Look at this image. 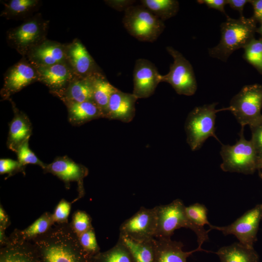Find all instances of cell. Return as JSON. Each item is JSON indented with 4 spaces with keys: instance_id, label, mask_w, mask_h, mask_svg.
<instances>
[{
    "instance_id": "35",
    "label": "cell",
    "mask_w": 262,
    "mask_h": 262,
    "mask_svg": "<svg viewBox=\"0 0 262 262\" xmlns=\"http://www.w3.org/2000/svg\"><path fill=\"white\" fill-rule=\"evenodd\" d=\"M78 237L82 247L90 255L95 256L100 252L93 228L81 234Z\"/></svg>"
},
{
    "instance_id": "24",
    "label": "cell",
    "mask_w": 262,
    "mask_h": 262,
    "mask_svg": "<svg viewBox=\"0 0 262 262\" xmlns=\"http://www.w3.org/2000/svg\"><path fill=\"white\" fill-rule=\"evenodd\" d=\"M220 262H258V256L253 247H247L239 242L220 248L215 252Z\"/></svg>"
},
{
    "instance_id": "18",
    "label": "cell",
    "mask_w": 262,
    "mask_h": 262,
    "mask_svg": "<svg viewBox=\"0 0 262 262\" xmlns=\"http://www.w3.org/2000/svg\"><path fill=\"white\" fill-rule=\"evenodd\" d=\"M67 61L76 76L85 78L102 72L81 41L77 39L67 45Z\"/></svg>"
},
{
    "instance_id": "39",
    "label": "cell",
    "mask_w": 262,
    "mask_h": 262,
    "mask_svg": "<svg viewBox=\"0 0 262 262\" xmlns=\"http://www.w3.org/2000/svg\"><path fill=\"white\" fill-rule=\"evenodd\" d=\"M109 6L118 11H125L129 7L134 5L135 0H105Z\"/></svg>"
},
{
    "instance_id": "36",
    "label": "cell",
    "mask_w": 262,
    "mask_h": 262,
    "mask_svg": "<svg viewBox=\"0 0 262 262\" xmlns=\"http://www.w3.org/2000/svg\"><path fill=\"white\" fill-rule=\"evenodd\" d=\"M71 203L64 198L59 201L52 213L55 224L68 223V218L71 210Z\"/></svg>"
},
{
    "instance_id": "20",
    "label": "cell",
    "mask_w": 262,
    "mask_h": 262,
    "mask_svg": "<svg viewBox=\"0 0 262 262\" xmlns=\"http://www.w3.org/2000/svg\"><path fill=\"white\" fill-rule=\"evenodd\" d=\"M154 262H187V259L193 253L205 251L197 247L190 251L183 250V244L171 238H154Z\"/></svg>"
},
{
    "instance_id": "27",
    "label": "cell",
    "mask_w": 262,
    "mask_h": 262,
    "mask_svg": "<svg viewBox=\"0 0 262 262\" xmlns=\"http://www.w3.org/2000/svg\"><path fill=\"white\" fill-rule=\"evenodd\" d=\"M38 0H10L4 2V8L1 16L8 19L27 17L38 8Z\"/></svg>"
},
{
    "instance_id": "21",
    "label": "cell",
    "mask_w": 262,
    "mask_h": 262,
    "mask_svg": "<svg viewBox=\"0 0 262 262\" xmlns=\"http://www.w3.org/2000/svg\"><path fill=\"white\" fill-rule=\"evenodd\" d=\"M12 104L14 115L9 123L6 145L9 149L16 152L23 143L29 140L32 134V126L28 116L17 109L13 102Z\"/></svg>"
},
{
    "instance_id": "37",
    "label": "cell",
    "mask_w": 262,
    "mask_h": 262,
    "mask_svg": "<svg viewBox=\"0 0 262 262\" xmlns=\"http://www.w3.org/2000/svg\"><path fill=\"white\" fill-rule=\"evenodd\" d=\"M252 142L258 154V159L262 156V119L250 127Z\"/></svg>"
},
{
    "instance_id": "7",
    "label": "cell",
    "mask_w": 262,
    "mask_h": 262,
    "mask_svg": "<svg viewBox=\"0 0 262 262\" xmlns=\"http://www.w3.org/2000/svg\"><path fill=\"white\" fill-rule=\"evenodd\" d=\"M49 21L40 14L26 19L7 33L9 45L25 57L33 48L46 40Z\"/></svg>"
},
{
    "instance_id": "46",
    "label": "cell",
    "mask_w": 262,
    "mask_h": 262,
    "mask_svg": "<svg viewBox=\"0 0 262 262\" xmlns=\"http://www.w3.org/2000/svg\"><path fill=\"white\" fill-rule=\"evenodd\" d=\"M259 172L260 177L262 179V169L259 170Z\"/></svg>"
},
{
    "instance_id": "14",
    "label": "cell",
    "mask_w": 262,
    "mask_h": 262,
    "mask_svg": "<svg viewBox=\"0 0 262 262\" xmlns=\"http://www.w3.org/2000/svg\"><path fill=\"white\" fill-rule=\"evenodd\" d=\"M161 76L150 61L143 58L136 60L133 72L132 94L138 99L150 97L161 82Z\"/></svg>"
},
{
    "instance_id": "26",
    "label": "cell",
    "mask_w": 262,
    "mask_h": 262,
    "mask_svg": "<svg viewBox=\"0 0 262 262\" xmlns=\"http://www.w3.org/2000/svg\"><path fill=\"white\" fill-rule=\"evenodd\" d=\"M93 101L103 113L104 118L112 94L117 89L111 84L102 72L93 76Z\"/></svg>"
},
{
    "instance_id": "17",
    "label": "cell",
    "mask_w": 262,
    "mask_h": 262,
    "mask_svg": "<svg viewBox=\"0 0 262 262\" xmlns=\"http://www.w3.org/2000/svg\"><path fill=\"white\" fill-rule=\"evenodd\" d=\"M0 262H40L31 241L20 238L13 231L0 248Z\"/></svg>"
},
{
    "instance_id": "22",
    "label": "cell",
    "mask_w": 262,
    "mask_h": 262,
    "mask_svg": "<svg viewBox=\"0 0 262 262\" xmlns=\"http://www.w3.org/2000/svg\"><path fill=\"white\" fill-rule=\"evenodd\" d=\"M93 76H75L66 88L58 96L66 104L69 103L93 101Z\"/></svg>"
},
{
    "instance_id": "9",
    "label": "cell",
    "mask_w": 262,
    "mask_h": 262,
    "mask_svg": "<svg viewBox=\"0 0 262 262\" xmlns=\"http://www.w3.org/2000/svg\"><path fill=\"white\" fill-rule=\"evenodd\" d=\"M166 49L173 58L169 72L161 76V82L170 84L179 95L192 96L196 91L197 82L190 63L179 51L171 46Z\"/></svg>"
},
{
    "instance_id": "29",
    "label": "cell",
    "mask_w": 262,
    "mask_h": 262,
    "mask_svg": "<svg viewBox=\"0 0 262 262\" xmlns=\"http://www.w3.org/2000/svg\"><path fill=\"white\" fill-rule=\"evenodd\" d=\"M140 3L163 21L176 16L179 10L176 0H141Z\"/></svg>"
},
{
    "instance_id": "43",
    "label": "cell",
    "mask_w": 262,
    "mask_h": 262,
    "mask_svg": "<svg viewBox=\"0 0 262 262\" xmlns=\"http://www.w3.org/2000/svg\"><path fill=\"white\" fill-rule=\"evenodd\" d=\"M10 225L9 218L1 205L0 206V229L5 230Z\"/></svg>"
},
{
    "instance_id": "31",
    "label": "cell",
    "mask_w": 262,
    "mask_h": 262,
    "mask_svg": "<svg viewBox=\"0 0 262 262\" xmlns=\"http://www.w3.org/2000/svg\"><path fill=\"white\" fill-rule=\"evenodd\" d=\"M244 49L243 58L262 74V38H254Z\"/></svg>"
},
{
    "instance_id": "12",
    "label": "cell",
    "mask_w": 262,
    "mask_h": 262,
    "mask_svg": "<svg viewBox=\"0 0 262 262\" xmlns=\"http://www.w3.org/2000/svg\"><path fill=\"white\" fill-rule=\"evenodd\" d=\"M36 81H39L37 68L26 58L22 59L5 72L1 96L4 99H8L10 96Z\"/></svg>"
},
{
    "instance_id": "3",
    "label": "cell",
    "mask_w": 262,
    "mask_h": 262,
    "mask_svg": "<svg viewBox=\"0 0 262 262\" xmlns=\"http://www.w3.org/2000/svg\"><path fill=\"white\" fill-rule=\"evenodd\" d=\"M186 206L180 199H176L166 205L155 206L157 213V229L155 238H171L174 231L181 228L189 229L196 235L198 248L209 239L208 232L204 228L200 227L188 217Z\"/></svg>"
},
{
    "instance_id": "23",
    "label": "cell",
    "mask_w": 262,
    "mask_h": 262,
    "mask_svg": "<svg viewBox=\"0 0 262 262\" xmlns=\"http://www.w3.org/2000/svg\"><path fill=\"white\" fill-rule=\"evenodd\" d=\"M66 105L68 119L73 125L79 126L94 119L104 118L103 113L94 101L69 103Z\"/></svg>"
},
{
    "instance_id": "16",
    "label": "cell",
    "mask_w": 262,
    "mask_h": 262,
    "mask_svg": "<svg viewBox=\"0 0 262 262\" xmlns=\"http://www.w3.org/2000/svg\"><path fill=\"white\" fill-rule=\"evenodd\" d=\"M39 81L57 96L68 86L76 76L67 62L37 67Z\"/></svg>"
},
{
    "instance_id": "44",
    "label": "cell",
    "mask_w": 262,
    "mask_h": 262,
    "mask_svg": "<svg viewBox=\"0 0 262 262\" xmlns=\"http://www.w3.org/2000/svg\"><path fill=\"white\" fill-rule=\"evenodd\" d=\"M260 25L259 27H257L256 33L260 34L261 37L262 38V21L260 23Z\"/></svg>"
},
{
    "instance_id": "4",
    "label": "cell",
    "mask_w": 262,
    "mask_h": 262,
    "mask_svg": "<svg viewBox=\"0 0 262 262\" xmlns=\"http://www.w3.org/2000/svg\"><path fill=\"white\" fill-rule=\"evenodd\" d=\"M122 23L128 33L140 41L153 42L165 26L159 19L142 5H133L125 12Z\"/></svg>"
},
{
    "instance_id": "15",
    "label": "cell",
    "mask_w": 262,
    "mask_h": 262,
    "mask_svg": "<svg viewBox=\"0 0 262 262\" xmlns=\"http://www.w3.org/2000/svg\"><path fill=\"white\" fill-rule=\"evenodd\" d=\"M67 45L45 40L33 48L25 58L36 68L66 62Z\"/></svg>"
},
{
    "instance_id": "25",
    "label": "cell",
    "mask_w": 262,
    "mask_h": 262,
    "mask_svg": "<svg viewBox=\"0 0 262 262\" xmlns=\"http://www.w3.org/2000/svg\"><path fill=\"white\" fill-rule=\"evenodd\" d=\"M128 249L133 262H154V238L138 241L119 235V238Z\"/></svg>"
},
{
    "instance_id": "10",
    "label": "cell",
    "mask_w": 262,
    "mask_h": 262,
    "mask_svg": "<svg viewBox=\"0 0 262 262\" xmlns=\"http://www.w3.org/2000/svg\"><path fill=\"white\" fill-rule=\"evenodd\" d=\"M262 219V204L256 205L247 211L230 225L225 226H209L210 230L222 232L224 235H233L241 244L253 247L257 240V234Z\"/></svg>"
},
{
    "instance_id": "34",
    "label": "cell",
    "mask_w": 262,
    "mask_h": 262,
    "mask_svg": "<svg viewBox=\"0 0 262 262\" xmlns=\"http://www.w3.org/2000/svg\"><path fill=\"white\" fill-rule=\"evenodd\" d=\"M70 225L78 236L93 228L92 218L86 212L78 210L72 215Z\"/></svg>"
},
{
    "instance_id": "11",
    "label": "cell",
    "mask_w": 262,
    "mask_h": 262,
    "mask_svg": "<svg viewBox=\"0 0 262 262\" xmlns=\"http://www.w3.org/2000/svg\"><path fill=\"white\" fill-rule=\"evenodd\" d=\"M157 213L155 207H141L133 215L125 220L119 227V235L138 241L155 238L157 229Z\"/></svg>"
},
{
    "instance_id": "2",
    "label": "cell",
    "mask_w": 262,
    "mask_h": 262,
    "mask_svg": "<svg viewBox=\"0 0 262 262\" xmlns=\"http://www.w3.org/2000/svg\"><path fill=\"white\" fill-rule=\"evenodd\" d=\"M257 22L251 17H240L234 19L228 16L221 25V36L219 43L209 49V55L223 62L236 50L244 49L254 37Z\"/></svg>"
},
{
    "instance_id": "28",
    "label": "cell",
    "mask_w": 262,
    "mask_h": 262,
    "mask_svg": "<svg viewBox=\"0 0 262 262\" xmlns=\"http://www.w3.org/2000/svg\"><path fill=\"white\" fill-rule=\"evenodd\" d=\"M54 224L52 213L45 212L24 229H16L14 232L20 238L31 241L47 232Z\"/></svg>"
},
{
    "instance_id": "32",
    "label": "cell",
    "mask_w": 262,
    "mask_h": 262,
    "mask_svg": "<svg viewBox=\"0 0 262 262\" xmlns=\"http://www.w3.org/2000/svg\"><path fill=\"white\" fill-rule=\"evenodd\" d=\"M185 211L189 218L196 225L204 228L206 225H211L208 220V210L204 205L196 203L186 206Z\"/></svg>"
},
{
    "instance_id": "1",
    "label": "cell",
    "mask_w": 262,
    "mask_h": 262,
    "mask_svg": "<svg viewBox=\"0 0 262 262\" xmlns=\"http://www.w3.org/2000/svg\"><path fill=\"white\" fill-rule=\"evenodd\" d=\"M40 262H95L81 246L70 223L56 224L31 241Z\"/></svg>"
},
{
    "instance_id": "5",
    "label": "cell",
    "mask_w": 262,
    "mask_h": 262,
    "mask_svg": "<svg viewBox=\"0 0 262 262\" xmlns=\"http://www.w3.org/2000/svg\"><path fill=\"white\" fill-rule=\"evenodd\" d=\"M217 103L205 104L195 108L190 112L185 123L187 142L193 151L199 149L210 137L217 140L215 134L216 114L228 108L217 110Z\"/></svg>"
},
{
    "instance_id": "42",
    "label": "cell",
    "mask_w": 262,
    "mask_h": 262,
    "mask_svg": "<svg viewBox=\"0 0 262 262\" xmlns=\"http://www.w3.org/2000/svg\"><path fill=\"white\" fill-rule=\"evenodd\" d=\"M227 4H229V6L233 9L237 10L239 12L240 15V17L244 16H243L244 8L247 2H249L248 0H226Z\"/></svg>"
},
{
    "instance_id": "45",
    "label": "cell",
    "mask_w": 262,
    "mask_h": 262,
    "mask_svg": "<svg viewBox=\"0 0 262 262\" xmlns=\"http://www.w3.org/2000/svg\"><path fill=\"white\" fill-rule=\"evenodd\" d=\"M262 169V156L258 159L257 170Z\"/></svg>"
},
{
    "instance_id": "13",
    "label": "cell",
    "mask_w": 262,
    "mask_h": 262,
    "mask_svg": "<svg viewBox=\"0 0 262 262\" xmlns=\"http://www.w3.org/2000/svg\"><path fill=\"white\" fill-rule=\"evenodd\" d=\"M45 173H51L63 181L67 189L71 182H77L79 195L74 202L84 195L83 180L88 174V169L85 166L75 163L67 156L57 157L43 170Z\"/></svg>"
},
{
    "instance_id": "41",
    "label": "cell",
    "mask_w": 262,
    "mask_h": 262,
    "mask_svg": "<svg viewBox=\"0 0 262 262\" xmlns=\"http://www.w3.org/2000/svg\"><path fill=\"white\" fill-rule=\"evenodd\" d=\"M253 7L254 14L252 17L257 22L262 21V0H250Z\"/></svg>"
},
{
    "instance_id": "30",
    "label": "cell",
    "mask_w": 262,
    "mask_h": 262,
    "mask_svg": "<svg viewBox=\"0 0 262 262\" xmlns=\"http://www.w3.org/2000/svg\"><path fill=\"white\" fill-rule=\"evenodd\" d=\"M94 258L95 262H133L128 249L119 239L113 247Z\"/></svg>"
},
{
    "instance_id": "38",
    "label": "cell",
    "mask_w": 262,
    "mask_h": 262,
    "mask_svg": "<svg viewBox=\"0 0 262 262\" xmlns=\"http://www.w3.org/2000/svg\"><path fill=\"white\" fill-rule=\"evenodd\" d=\"M22 168L18 162L11 159H0V174L3 175L8 174L11 176L19 172H23Z\"/></svg>"
},
{
    "instance_id": "8",
    "label": "cell",
    "mask_w": 262,
    "mask_h": 262,
    "mask_svg": "<svg viewBox=\"0 0 262 262\" xmlns=\"http://www.w3.org/2000/svg\"><path fill=\"white\" fill-rule=\"evenodd\" d=\"M262 84L244 86L231 99L229 107L242 127H250L262 119Z\"/></svg>"
},
{
    "instance_id": "33",
    "label": "cell",
    "mask_w": 262,
    "mask_h": 262,
    "mask_svg": "<svg viewBox=\"0 0 262 262\" xmlns=\"http://www.w3.org/2000/svg\"><path fill=\"white\" fill-rule=\"evenodd\" d=\"M29 140L26 141L17 149L16 152L17 161L24 169L27 164H34L39 165L44 170L47 164L40 161L31 150L29 146Z\"/></svg>"
},
{
    "instance_id": "19",
    "label": "cell",
    "mask_w": 262,
    "mask_h": 262,
    "mask_svg": "<svg viewBox=\"0 0 262 262\" xmlns=\"http://www.w3.org/2000/svg\"><path fill=\"white\" fill-rule=\"evenodd\" d=\"M137 99L132 93L123 92L117 89L110 98L105 118L130 122L135 116Z\"/></svg>"
},
{
    "instance_id": "40",
    "label": "cell",
    "mask_w": 262,
    "mask_h": 262,
    "mask_svg": "<svg viewBox=\"0 0 262 262\" xmlns=\"http://www.w3.org/2000/svg\"><path fill=\"white\" fill-rule=\"evenodd\" d=\"M197 2L200 4H205L209 8L217 10L228 17L224 8L227 4L226 0H198Z\"/></svg>"
},
{
    "instance_id": "6",
    "label": "cell",
    "mask_w": 262,
    "mask_h": 262,
    "mask_svg": "<svg viewBox=\"0 0 262 262\" xmlns=\"http://www.w3.org/2000/svg\"><path fill=\"white\" fill-rule=\"evenodd\" d=\"M242 127L239 140L233 145H222L220 155L223 171L252 174L258 168V156L251 140L246 139Z\"/></svg>"
}]
</instances>
